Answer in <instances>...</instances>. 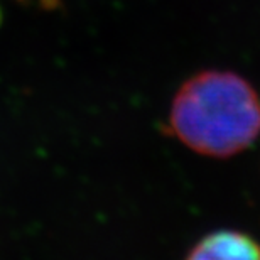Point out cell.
Listing matches in <instances>:
<instances>
[{
    "label": "cell",
    "mask_w": 260,
    "mask_h": 260,
    "mask_svg": "<svg viewBox=\"0 0 260 260\" xmlns=\"http://www.w3.org/2000/svg\"><path fill=\"white\" fill-rule=\"evenodd\" d=\"M181 142L210 157H230L260 134V100L230 71H205L179 88L169 115Z\"/></svg>",
    "instance_id": "1"
},
{
    "label": "cell",
    "mask_w": 260,
    "mask_h": 260,
    "mask_svg": "<svg viewBox=\"0 0 260 260\" xmlns=\"http://www.w3.org/2000/svg\"><path fill=\"white\" fill-rule=\"evenodd\" d=\"M186 260H260V247L245 233L221 230L203 238Z\"/></svg>",
    "instance_id": "2"
}]
</instances>
